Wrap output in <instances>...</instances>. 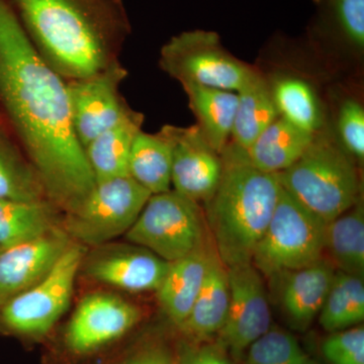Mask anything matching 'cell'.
Segmentation results:
<instances>
[{
	"instance_id": "obj_11",
	"label": "cell",
	"mask_w": 364,
	"mask_h": 364,
	"mask_svg": "<svg viewBox=\"0 0 364 364\" xmlns=\"http://www.w3.org/2000/svg\"><path fill=\"white\" fill-rule=\"evenodd\" d=\"M127 76L119 62L90 77L66 81L72 127L83 149L131 109L119 92Z\"/></svg>"
},
{
	"instance_id": "obj_16",
	"label": "cell",
	"mask_w": 364,
	"mask_h": 364,
	"mask_svg": "<svg viewBox=\"0 0 364 364\" xmlns=\"http://www.w3.org/2000/svg\"><path fill=\"white\" fill-rule=\"evenodd\" d=\"M170 263L142 247L105 254L90 261L88 277L100 284L132 291H156Z\"/></svg>"
},
{
	"instance_id": "obj_25",
	"label": "cell",
	"mask_w": 364,
	"mask_h": 364,
	"mask_svg": "<svg viewBox=\"0 0 364 364\" xmlns=\"http://www.w3.org/2000/svg\"><path fill=\"white\" fill-rule=\"evenodd\" d=\"M171 168L168 142L159 133L139 132L129 158V176L151 195H157L171 191Z\"/></svg>"
},
{
	"instance_id": "obj_19",
	"label": "cell",
	"mask_w": 364,
	"mask_h": 364,
	"mask_svg": "<svg viewBox=\"0 0 364 364\" xmlns=\"http://www.w3.org/2000/svg\"><path fill=\"white\" fill-rule=\"evenodd\" d=\"M143 123L142 112L130 109L117 124L86 146V158L95 182L129 176L132 146L139 132L142 131Z\"/></svg>"
},
{
	"instance_id": "obj_1",
	"label": "cell",
	"mask_w": 364,
	"mask_h": 364,
	"mask_svg": "<svg viewBox=\"0 0 364 364\" xmlns=\"http://www.w3.org/2000/svg\"><path fill=\"white\" fill-rule=\"evenodd\" d=\"M0 109L50 202L67 213L95 178L72 127L66 81L41 57L9 0H0Z\"/></svg>"
},
{
	"instance_id": "obj_5",
	"label": "cell",
	"mask_w": 364,
	"mask_h": 364,
	"mask_svg": "<svg viewBox=\"0 0 364 364\" xmlns=\"http://www.w3.org/2000/svg\"><path fill=\"white\" fill-rule=\"evenodd\" d=\"M326 223L282 188L272 220L252 257L269 279L324 259Z\"/></svg>"
},
{
	"instance_id": "obj_2",
	"label": "cell",
	"mask_w": 364,
	"mask_h": 364,
	"mask_svg": "<svg viewBox=\"0 0 364 364\" xmlns=\"http://www.w3.org/2000/svg\"><path fill=\"white\" fill-rule=\"evenodd\" d=\"M28 39L65 81L119 63L132 26L124 0H9Z\"/></svg>"
},
{
	"instance_id": "obj_17",
	"label": "cell",
	"mask_w": 364,
	"mask_h": 364,
	"mask_svg": "<svg viewBox=\"0 0 364 364\" xmlns=\"http://www.w3.org/2000/svg\"><path fill=\"white\" fill-rule=\"evenodd\" d=\"M215 253L214 244L208 242L195 252L170 263L158 287V301L162 310L179 329L188 318L200 294Z\"/></svg>"
},
{
	"instance_id": "obj_31",
	"label": "cell",
	"mask_w": 364,
	"mask_h": 364,
	"mask_svg": "<svg viewBox=\"0 0 364 364\" xmlns=\"http://www.w3.org/2000/svg\"><path fill=\"white\" fill-rule=\"evenodd\" d=\"M322 353L330 364H364L363 325L331 333L322 345Z\"/></svg>"
},
{
	"instance_id": "obj_33",
	"label": "cell",
	"mask_w": 364,
	"mask_h": 364,
	"mask_svg": "<svg viewBox=\"0 0 364 364\" xmlns=\"http://www.w3.org/2000/svg\"><path fill=\"white\" fill-rule=\"evenodd\" d=\"M184 364H232L221 352L205 347L191 355Z\"/></svg>"
},
{
	"instance_id": "obj_15",
	"label": "cell",
	"mask_w": 364,
	"mask_h": 364,
	"mask_svg": "<svg viewBox=\"0 0 364 364\" xmlns=\"http://www.w3.org/2000/svg\"><path fill=\"white\" fill-rule=\"evenodd\" d=\"M336 269L322 259L309 267L284 273L280 280V306L294 329L306 330L324 305Z\"/></svg>"
},
{
	"instance_id": "obj_32",
	"label": "cell",
	"mask_w": 364,
	"mask_h": 364,
	"mask_svg": "<svg viewBox=\"0 0 364 364\" xmlns=\"http://www.w3.org/2000/svg\"><path fill=\"white\" fill-rule=\"evenodd\" d=\"M335 11L347 39L364 47V0H334Z\"/></svg>"
},
{
	"instance_id": "obj_7",
	"label": "cell",
	"mask_w": 364,
	"mask_h": 364,
	"mask_svg": "<svg viewBox=\"0 0 364 364\" xmlns=\"http://www.w3.org/2000/svg\"><path fill=\"white\" fill-rule=\"evenodd\" d=\"M151 196L130 176L97 181L85 200L66 213L64 230L81 243H107L126 235Z\"/></svg>"
},
{
	"instance_id": "obj_29",
	"label": "cell",
	"mask_w": 364,
	"mask_h": 364,
	"mask_svg": "<svg viewBox=\"0 0 364 364\" xmlns=\"http://www.w3.org/2000/svg\"><path fill=\"white\" fill-rule=\"evenodd\" d=\"M245 364H318L298 339L280 329L269 330L249 346Z\"/></svg>"
},
{
	"instance_id": "obj_12",
	"label": "cell",
	"mask_w": 364,
	"mask_h": 364,
	"mask_svg": "<svg viewBox=\"0 0 364 364\" xmlns=\"http://www.w3.org/2000/svg\"><path fill=\"white\" fill-rule=\"evenodd\" d=\"M159 134L171 148L173 191L193 202H207L221 181V154L210 147L198 124H166Z\"/></svg>"
},
{
	"instance_id": "obj_24",
	"label": "cell",
	"mask_w": 364,
	"mask_h": 364,
	"mask_svg": "<svg viewBox=\"0 0 364 364\" xmlns=\"http://www.w3.org/2000/svg\"><path fill=\"white\" fill-rule=\"evenodd\" d=\"M56 205L48 198L33 202L0 200V248L32 240L57 226Z\"/></svg>"
},
{
	"instance_id": "obj_3",
	"label": "cell",
	"mask_w": 364,
	"mask_h": 364,
	"mask_svg": "<svg viewBox=\"0 0 364 364\" xmlns=\"http://www.w3.org/2000/svg\"><path fill=\"white\" fill-rule=\"evenodd\" d=\"M223 171L205 218L215 251L226 267L252 262L269 224L282 186L279 174L254 167L245 150L232 142L221 153Z\"/></svg>"
},
{
	"instance_id": "obj_26",
	"label": "cell",
	"mask_w": 364,
	"mask_h": 364,
	"mask_svg": "<svg viewBox=\"0 0 364 364\" xmlns=\"http://www.w3.org/2000/svg\"><path fill=\"white\" fill-rule=\"evenodd\" d=\"M318 318L323 329L329 333L363 324V277L336 270Z\"/></svg>"
},
{
	"instance_id": "obj_13",
	"label": "cell",
	"mask_w": 364,
	"mask_h": 364,
	"mask_svg": "<svg viewBox=\"0 0 364 364\" xmlns=\"http://www.w3.org/2000/svg\"><path fill=\"white\" fill-rule=\"evenodd\" d=\"M138 306L119 296L92 294L79 304L67 327L69 350L85 354L121 338L139 322Z\"/></svg>"
},
{
	"instance_id": "obj_8",
	"label": "cell",
	"mask_w": 364,
	"mask_h": 364,
	"mask_svg": "<svg viewBox=\"0 0 364 364\" xmlns=\"http://www.w3.org/2000/svg\"><path fill=\"white\" fill-rule=\"evenodd\" d=\"M159 66L181 85H196L237 92L254 69L223 47L210 31H186L161 48Z\"/></svg>"
},
{
	"instance_id": "obj_36",
	"label": "cell",
	"mask_w": 364,
	"mask_h": 364,
	"mask_svg": "<svg viewBox=\"0 0 364 364\" xmlns=\"http://www.w3.org/2000/svg\"><path fill=\"white\" fill-rule=\"evenodd\" d=\"M1 250H2V249H1V248H0V251H1Z\"/></svg>"
},
{
	"instance_id": "obj_22",
	"label": "cell",
	"mask_w": 364,
	"mask_h": 364,
	"mask_svg": "<svg viewBox=\"0 0 364 364\" xmlns=\"http://www.w3.org/2000/svg\"><path fill=\"white\" fill-rule=\"evenodd\" d=\"M315 135L299 130L279 117L245 150L246 155L256 168L279 174L304 154Z\"/></svg>"
},
{
	"instance_id": "obj_23",
	"label": "cell",
	"mask_w": 364,
	"mask_h": 364,
	"mask_svg": "<svg viewBox=\"0 0 364 364\" xmlns=\"http://www.w3.org/2000/svg\"><path fill=\"white\" fill-rule=\"evenodd\" d=\"M324 253L339 272L364 275V208L363 198L326 224Z\"/></svg>"
},
{
	"instance_id": "obj_34",
	"label": "cell",
	"mask_w": 364,
	"mask_h": 364,
	"mask_svg": "<svg viewBox=\"0 0 364 364\" xmlns=\"http://www.w3.org/2000/svg\"><path fill=\"white\" fill-rule=\"evenodd\" d=\"M172 359L165 352L150 350L139 354L124 364H171Z\"/></svg>"
},
{
	"instance_id": "obj_18",
	"label": "cell",
	"mask_w": 364,
	"mask_h": 364,
	"mask_svg": "<svg viewBox=\"0 0 364 364\" xmlns=\"http://www.w3.org/2000/svg\"><path fill=\"white\" fill-rule=\"evenodd\" d=\"M229 304L227 267L215 251L202 289L181 328V331L196 341H205L215 335L218 336L226 322Z\"/></svg>"
},
{
	"instance_id": "obj_27",
	"label": "cell",
	"mask_w": 364,
	"mask_h": 364,
	"mask_svg": "<svg viewBox=\"0 0 364 364\" xmlns=\"http://www.w3.org/2000/svg\"><path fill=\"white\" fill-rule=\"evenodd\" d=\"M269 85L280 117L311 135L322 131L323 112L312 86L291 76L279 77Z\"/></svg>"
},
{
	"instance_id": "obj_28",
	"label": "cell",
	"mask_w": 364,
	"mask_h": 364,
	"mask_svg": "<svg viewBox=\"0 0 364 364\" xmlns=\"http://www.w3.org/2000/svg\"><path fill=\"white\" fill-rule=\"evenodd\" d=\"M44 186L28 160L9 145L0 134V200H46Z\"/></svg>"
},
{
	"instance_id": "obj_4",
	"label": "cell",
	"mask_w": 364,
	"mask_h": 364,
	"mask_svg": "<svg viewBox=\"0 0 364 364\" xmlns=\"http://www.w3.org/2000/svg\"><path fill=\"white\" fill-rule=\"evenodd\" d=\"M280 186L323 222H331L361 198L355 162L328 134L318 132L304 154L279 173Z\"/></svg>"
},
{
	"instance_id": "obj_20",
	"label": "cell",
	"mask_w": 364,
	"mask_h": 364,
	"mask_svg": "<svg viewBox=\"0 0 364 364\" xmlns=\"http://www.w3.org/2000/svg\"><path fill=\"white\" fill-rule=\"evenodd\" d=\"M198 127L207 142L221 154L230 142L236 114L237 93L196 85H182Z\"/></svg>"
},
{
	"instance_id": "obj_30",
	"label": "cell",
	"mask_w": 364,
	"mask_h": 364,
	"mask_svg": "<svg viewBox=\"0 0 364 364\" xmlns=\"http://www.w3.org/2000/svg\"><path fill=\"white\" fill-rule=\"evenodd\" d=\"M340 145L358 163L364 160V109L353 98L342 102L338 114Z\"/></svg>"
},
{
	"instance_id": "obj_6",
	"label": "cell",
	"mask_w": 364,
	"mask_h": 364,
	"mask_svg": "<svg viewBox=\"0 0 364 364\" xmlns=\"http://www.w3.org/2000/svg\"><path fill=\"white\" fill-rule=\"evenodd\" d=\"M207 229L198 203L169 191L151 196L126 237L172 263L208 244Z\"/></svg>"
},
{
	"instance_id": "obj_14",
	"label": "cell",
	"mask_w": 364,
	"mask_h": 364,
	"mask_svg": "<svg viewBox=\"0 0 364 364\" xmlns=\"http://www.w3.org/2000/svg\"><path fill=\"white\" fill-rule=\"evenodd\" d=\"M71 245L65 230L51 231L0 251V306L40 282Z\"/></svg>"
},
{
	"instance_id": "obj_9",
	"label": "cell",
	"mask_w": 364,
	"mask_h": 364,
	"mask_svg": "<svg viewBox=\"0 0 364 364\" xmlns=\"http://www.w3.org/2000/svg\"><path fill=\"white\" fill-rule=\"evenodd\" d=\"M82 260V247L71 244L40 282L0 306L2 324L21 335L47 334L70 305Z\"/></svg>"
},
{
	"instance_id": "obj_21",
	"label": "cell",
	"mask_w": 364,
	"mask_h": 364,
	"mask_svg": "<svg viewBox=\"0 0 364 364\" xmlns=\"http://www.w3.org/2000/svg\"><path fill=\"white\" fill-rule=\"evenodd\" d=\"M236 93L238 100L231 139L242 149L247 150L279 114L269 82L256 69Z\"/></svg>"
},
{
	"instance_id": "obj_10",
	"label": "cell",
	"mask_w": 364,
	"mask_h": 364,
	"mask_svg": "<svg viewBox=\"0 0 364 364\" xmlns=\"http://www.w3.org/2000/svg\"><path fill=\"white\" fill-rule=\"evenodd\" d=\"M230 304L219 343L241 358L249 346L272 328V311L262 275L251 263L227 267Z\"/></svg>"
},
{
	"instance_id": "obj_35",
	"label": "cell",
	"mask_w": 364,
	"mask_h": 364,
	"mask_svg": "<svg viewBox=\"0 0 364 364\" xmlns=\"http://www.w3.org/2000/svg\"><path fill=\"white\" fill-rule=\"evenodd\" d=\"M171 364H184V363H174V361H172Z\"/></svg>"
}]
</instances>
